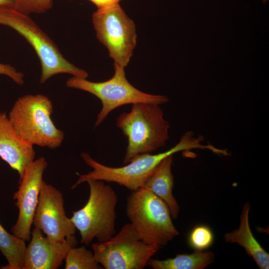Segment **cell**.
I'll use <instances>...</instances> for the list:
<instances>
[{
  "mask_svg": "<svg viewBox=\"0 0 269 269\" xmlns=\"http://www.w3.org/2000/svg\"><path fill=\"white\" fill-rule=\"evenodd\" d=\"M203 140L201 136L195 137L192 131H188L169 149L155 154L145 153L137 155L126 165L118 167L105 165L94 159L89 153L82 152L81 154L82 159L92 170L79 175L71 188H76L88 180L93 179L114 182L134 191L143 186L160 162L167 156L192 149L210 150L211 145L203 144L201 142Z\"/></svg>",
  "mask_w": 269,
  "mask_h": 269,
  "instance_id": "1",
  "label": "cell"
},
{
  "mask_svg": "<svg viewBox=\"0 0 269 269\" xmlns=\"http://www.w3.org/2000/svg\"><path fill=\"white\" fill-rule=\"evenodd\" d=\"M215 256L211 251L195 250L192 254L177 255L163 260L151 258L147 266L153 269H203L214 262Z\"/></svg>",
  "mask_w": 269,
  "mask_h": 269,
  "instance_id": "16",
  "label": "cell"
},
{
  "mask_svg": "<svg viewBox=\"0 0 269 269\" xmlns=\"http://www.w3.org/2000/svg\"><path fill=\"white\" fill-rule=\"evenodd\" d=\"M92 23L97 39L107 48L114 63L127 67L136 44L134 21L119 3L97 9L92 15Z\"/></svg>",
  "mask_w": 269,
  "mask_h": 269,
  "instance_id": "8",
  "label": "cell"
},
{
  "mask_svg": "<svg viewBox=\"0 0 269 269\" xmlns=\"http://www.w3.org/2000/svg\"><path fill=\"white\" fill-rule=\"evenodd\" d=\"M126 210L133 228L146 244L164 246L179 234L166 204L143 187L128 196Z\"/></svg>",
  "mask_w": 269,
  "mask_h": 269,
  "instance_id": "5",
  "label": "cell"
},
{
  "mask_svg": "<svg viewBox=\"0 0 269 269\" xmlns=\"http://www.w3.org/2000/svg\"><path fill=\"white\" fill-rule=\"evenodd\" d=\"M251 205L245 203L240 215L239 228L226 233L224 238L226 242L236 243L244 248L247 255L251 257L261 269H269V254L261 246L254 236L249 224Z\"/></svg>",
  "mask_w": 269,
  "mask_h": 269,
  "instance_id": "14",
  "label": "cell"
},
{
  "mask_svg": "<svg viewBox=\"0 0 269 269\" xmlns=\"http://www.w3.org/2000/svg\"><path fill=\"white\" fill-rule=\"evenodd\" d=\"M97 7V9H102L114 5L119 4L122 0H89Z\"/></svg>",
  "mask_w": 269,
  "mask_h": 269,
  "instance_id": "22",
  "label": "cell"
},
{
  "mask_svg": "<svg viewBox=\"0 0 269 269\" xmlns=\"http://www.w3.org/2000/svg\"><path fill=\"white\" fill-rule=\"evenodd\" d=\"M173 156L170 155L160 162L143 187L161 199L168 206L172 218L176 219L180 209L172 193L174 185V178L171 171Z\"/></svg>",
  "mask_w": 269,
  "mask_h": 269,
  "instance_id": "15",
  "label": "cell"
},
{
  "mask_svg": "<svg viewBox=\"0 0 269 269\" xmlns=\"http://www.w3.org/2000/svg\"><path fill=\"white\" fill-rule=\"evenodd\" d=\"M0 6H6L14 8V2L13 0H0Z\"/></svg>",
  "mask_w": 269,
  "mask_h": 269,
  "instance_id": "23",
  "label": "cell"
},
{
  "mask_svg": "<svg viewBox=\"0 0 269 269\" xmlns=\"http://www.w3.org/2000/svg\"><path fill=\"white\" fill-rule=\"evenodd\" d=\"M0 24L8 26L24 37L33 47L41 64L40 83L57 74L68 73L87 79L88 73L67 60L51 39L28 14L13 7L0 6Z\"/></svg>",
  "mask_w": 269,
  "mask_h": 269,
  "instance_id": "4",
  "label": "cell"
},
{
  "mask_svg": "<svg viewBox=\"0 0 269 269\" xmlns=\"http://www.w3.org/2000/svg\"><path fill=\"white\" fill-rule=\"evenodd\" d=\"M14 8L21 13H43L53 6V0H13Z\"/></svg>",
  "mask_w": 269,
  "mask_h": 269,
  "instance_id": "20",
  "label": "cell"
},
{
  "mask_svg": "<svg viewBox=\"0 0 269 269\" xmlns=\"http://www.w3.org/2000/svg\"><path fill=\"white\" fill-rule=\"evenodd\" d=\"M214 235L211 229L201 225L195 227L189 234L188 242L191 248L197 251H205L212 245Z\"/></svg>",
  "mask_w": 269,
  "mask_h": 269,
  "instance_id": "19",
  "label": "cell"
},
{
  "mask_svg": "<svg viewBox=\"0 0 269 269\" xmlns=\"http://www.w3.org/2000/svg\"><path fill=\"white\" fill-rule=\"evenodd\" d=\"M90 194L81 209L73 212L70 218L81 235V243L90 244L95 238L98 242L108 241L116 234V192L104 181L88 180Z\"/></svg>",
  "mask_w": 269,
  "mask_h": 269,
  "instance_id": "6",
  "label": "cell"
},
{
  "mask_svg": "<svg viewBox=\"0 0 269 269\" xmlns=\"http://www.w3.org/2000/svg\"><path fill=\"white\" fill-rule=\"evenodd\" d=\"M66 269H101L103 267L97 262L93 252L85 246L72 247L65 258Z\"/></svg>",
  "mask_w": 269,
  "mask_h": 269,
  "instance_id": "18",
  "label": "cell"
},
{
  "mask_svg": "<svg viewBox=\"0 0 269 269\" xmlns=\"http://www.w3.org/2000/svg\"><path fill=\"white\" fill-rule=\"evenodd\" d=\"M32 224L49 240L55 242H63L76 232L75 225L66 215L62 194L44 181L41 185Z\"/></svg>",
  "mask_w": 269,
  "mask_h": 269,
  "instance_id": "10",
  "label": "cell"
},
{
  "mask_svg": "<svg viewBox=\"0 0 269 269\" xmlns=\"http://www.w3.org/2000/svg\"><path fill=\"white\" fill-rule=\"evenodd\" d=\"M53 111L52 102L47 96L25 95L15 102L8 118L25 141L33 146L55 149L61 146L64 134L52 121Z\"/></svg>",
  "mask_w": 269,
  "mask_h": 269,
  "instance_id": "3",
  "label": "cell"
},
{
  "mask_svg": "<svg viewBox=\"0 0 269 269\" xmlns=\"http://www.w3.org/2000/svg\"><path fill=\"white\" fill-rule=\"evenodd\" d=\"M35 156L33 146L18 135L6 114L0 112V157L17 172L19 180Z\"/></svg>",
  "mask_w": 269,
  "mask_h": 269,
  "instance_id": "13",
  "label": "cell"
},
{
  "mask_svg": "<svg viewBox=\"0 0 269 269\" xmlns=\"http://www.w3.org/2000/svg\"><path fill=\"white\" fill-rule=\"evenodd\" d=\"M26 246L25 241L8 233L0 223V251L7 261L1 269H22Z\"/></svg>",
  "mask_w": 269,
  "mask_h": 269,
  "instance_id": "17",
  "label": "cell"
},
{
  "mask_svg": "<svg viewBox=\"0 0 269 269\" xmlns=\"http://www.w3.org/2000/svg\"><path fill=\"white\" fill-rule=\"evenodd\" d=\"M0 74L9 77L15 83L20 85L24 82V74L9 64L0 63Z\"/></svg>",
  "mask_w": 269,
  "mask_h": 269,
  "instance_id": "21",
  "label": "cell"
},
{
  "mask_svg": "<svg viewBox=\"0 0 269 269\" xmlns=\"http://www.w3.org/2000/svg\"><path fill=\"white\" fill-rule=\"evenodd\" d=\"M114 74L110 79L100 82L73 76L66 82L67 87L90 93L101 102L102 107L97 115L94 128L99 126L116 108L128 104L147 103L162 105L168 99L166 96L144 93L133 86L126 78L125 68L114 63Z\"/></svg>",
  "mask_w": 269,
  "mask_h": 269,
  "instance_id": "7",
  "label": "cell"
},
{
  "mask_svg": "<svg viewBox=\"0 0 269 269\" xmlns=\"http://www.w3.org/2000/svg\"><path fill=\"white\" fill-rule=\"evenodd\" d=\"M160 248L142 241L130 223L108 241L92 245L96 261L105 269H143Z\"/></svg>",
  "mask_w": 269,
  "mask_h": 269,
  "instance_id": "9",
  "label": "cell"
},
{
  "mask_svg": "<svg viewBox=\"0 0 269 269\" xmlns=\"http://www.w3.org/2000/svg\"><path fill=\"white\" fill-rule=\"evenodd\" d=\"M116 125L127 138L124 164L137 155L164 147L169 139V123L159 105L137 103L117 118Z\"/></svg>",
  "mask_w": 269,
  "mask_h": 269,
  "instance_id": "2",
  "label": "cell"
},
{
  "mask_svg": "<svg viewBox=\"0 0 269 269\" xmlns=\"http://www.w3.org/2000/svg\"><path fill=\"white\" fill-rule=\"evenodd\" d=\"M47 165L43 157L34 160L26 168L23 176L19 180L18 189L13 194L18 215L11 231L25 241L31 239V227L43 181V174Z\"/></svg>",
  "mask_w": 269,
  "mask_h": 269,
  "instance_id": "11",
  "label": "cell"
},
{
  "mask_svg": "<svg viewBox=\"0 0 269 269\" xmlns=\"http://www.w3.org/2000/svg\"><path fill=\"white\" fill-rule=\"evenodd\" d=\"M269 0H261V1H262V2L263 3H266V2H267L268 1H269Z\"/></svg>",
  "mask_w": 269,
  "mask_h": 269,
  "instance_id": "24",
  "label": "cell"
},
{
  "mask_svg": "<svg viewBox=\"0 0 269 269\" xmlns=\"http://www.w3.org/2000/svg\"><path fill=\"white\" fill-rule=\"evenodd\" d=\"M75 235L61 242L51 241L36 228L31 232L30 241L26 246L22 269H57L62 264L68 251L76 247Z\"/></svg>",
  "mask_w": 269,
  "mask_h": 269,
  "instance_id": "12",
  "label": "cell"
}]
</instances>
